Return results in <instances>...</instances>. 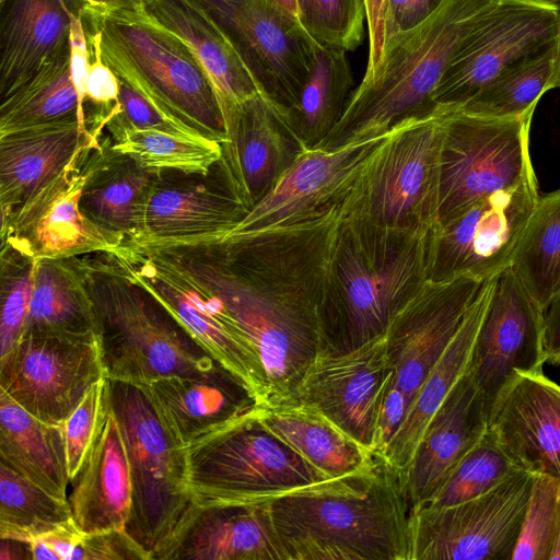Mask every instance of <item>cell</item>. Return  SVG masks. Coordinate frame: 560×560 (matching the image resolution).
Masks as SVG:
<instances>
[{"mask_svg":"<svg viewBox=\"0 0 560 560\" xmlns=\"http://www.w3.org/2000/svg\"><path fill=\"white\" fill-rule=\"evenodd\" d=\"M77 118L89 128L70 69V43L1 100L0 136Z\"/></svg>","mask_w":560,"mask_h":560,"instance_id":"cell-37","label":"cell"},{"mask_svg":"<svg viewBox=\"0 0 560 560\" xmlns=\"http://www.w3.org/2000/svg\"><path fill=\"white\" fill-rule=\"evenodd\" d=\"M70 487L72 521L81 533L126 529L131 477L125 440L112 407Z\"/></svg>","mask_w":560,"mask_h":560,"instance_id":"cell-29","label":"cell"},{"mask_svg":"<svg viewBox=\"0 0 560 560\" xmlns=\"http://www.w3.org/2000/svg\"><path fill=\"white\" fill-rule=\"evenodd\" d=\"M255 409L184 446L187 481L198 504L272 501L327 480L269 431Z\"/></svg>","mask_w":560,"mask_h":560,"instance_id":"cell-9","label":"cell"},{"mask_svg":"<svg viewBox=\"0 0 560 560\" xmlns=\"http://www.w3.org/2000/svg\"><path fill=\"white\" fill-rule=\"evenodd\" d=\"M485 281L468 276L429 279L389 323L384 336L394 375L387 397L401 402L407 413Z\"/></svg>","mask_w":560,"mask_h":560,"instance_id":"cell-17","label":"cell"},{"mask_svg":"<svg viewBox=\"0 0 560 560\" xmlns=\"http://www.w3.org/2000/svg\"><path fill=\"white\" fill-rule=\"evenodd\" d=\"M35 260L1 246L0 357L24 334L34 287Z\"/></svg>","mask_w":560,"mask_h":560,"instance_id":"cell-46","label":"cell"},{"mask_svg":"<svg viewBox=\"0 0 560 560\" xmlns=\"http://www.w3.org/2000/svg\"><path fill=\"white\" fill-rule=\"evenodd\" d=\"M106 254L130 281L144 290L209 354L236 375L259 405L268 400L267 378L259 354L208 294L143 246L124 242Z\"/></svg>","mask_w":560,"mask_h":560,"instance_id":"cell-13","label":"cell"},{"mask_svg":"<svg viewBox=\"0 0 560 560\" xmlns=\"http://www.w3.org/2000/svg\"><path fill=\"white\" fill-rule=\"evenodd\" d=\"M555 47L556 43L505 71L455 109L490 118L517 117L535 109L540 97L550 90Z\"/></svg>","mask_w":560,"mask_h":560,"instance_id":"cell-42","label":"cell"},{"mask_svg":"<svg viewBox=\"0 0 560 560\" xmlns=\"http://www.w3.org/2000/svg\"><path fill=\"white\" fill-rule=\"evenodd\" d=\"M89 45L114 72L201 136L225 141L212 81L190 49L144 13L84 12Z\"/></svg>","mask_w":560,"mask_h":560,"instance_id":"cell-6","label":"cell"},{"mask_svg":"<svg viewBox=\"0 0 560 560\" xmlns=\"http://www.w3.org/2000/svg\"><path fill=\"white\" fill-rule=\"evenodd\" d=\"M299 21L318 45L355 49L363 38V0H296Z\"/></svg>","mask_w":560,"mask_h":560,"instance_id":"cell-45","label":"cell"},{"mask_svg":"<svg viewBox=\"0 0 560 560\" xmlns=\"http://www.w3.org/2000/svg\"><path fill=\"white\" fill-rule=\"evenodd\" d=\"M81 534L74 523H70L33 539V560H75Z\"/></svg>","mask_w":560,"mask_h":560,"instance_id":"cell-51","label":"cell"},{"mask_svg":"<svg viewBox=\"0 0 560 560\" xmlns=\"http://www.w3.org/2000/svg\"><path fill=\"white\" fill-rule=\"evenodd\" d=\"M265 1L267 3H269L271 7H273L275 9L284 13L285 15L299 21L296 0H265Z\"/></svg>","mask_w":560,"mask_h":560,"instance_id":"cell-58","label":"cell"},{"mask_svg":"<svg viewBox=\"0 0 560 560\" xmlns=\"http://www.w3.org/2000/svg\"><path fill=\"white\" fill-rule=\"evenodd\" d=\"M532 4L542 5V7H550V8H560V0H518Z\"/></svg>","mask_w":560,"mask_h":560,"instance_id":"cell-59","label":"cell"},{"mask_svg":"<svg viewBox=\"0 0 560 560\" xmlns=\"http://www.w3.org/2000/svg\"><path fill=\"white\" fill-rule=\"evenodd\" d=\"M341 206L284 225L145 246L207 293L253 345L268 402L290 399L319 352L318 305Z\"/></svg>","mask_w":560,"mask_h":560,"instance_id":"cell-1","label":"cell"},{"mask_svg":"<svg viewBox=\"0 0 560 560\" xmlns=\"http://www.w3.org/2000/svg\"><path fill=\"white\" fill-rule=\"evenodd\" d=\"M150 560L126 529L81 534L75 560Z\"/></svg>","mask_w":560,"mask_h":560,"instance_id":"cell-49","label":"cell"},{"mask_svg":"<svg viewBox=\"0 0 560 560\" xmlns=\"http://www.w3.org/2000/svg\"><path fill=\"white\" fill-rule=\"evenodd\" d=\"M258 420L327 479L370 467L375 453L353 440L313 406L295 399L258 405Z\"/></svg>","mask_w":560,"mask_h":560,"instance_id":"cell-31","label":"cell"},{"mask_svg":"<svg viewBox=\"0 0 560 560\" xmlns=\"http://www.w3.org/2000/svg\"><path fill=\"white\" fill-rule=\"evenodd\" d=\"M511 267L532 299L546 312L560 289V188L540 195Z\"/></svg>","mask_w":560,"mask_h":560,"instance_id":"cell-39","label":"cell"},{"mask_svg":"<svg viewBox=\"0 0 560 560\" xmlns=\"http://www.w3.org/2000/svg\"><path fill=\"white\" fill-rule=\"evenodd\" d=\"M369 27V58L363 79L372 77L384 52L386 0H363Z\"/></svg>","mask_w":560,"mask_h":560,"instance_id":"cell-53","label":"cell"},{"mask_svg":"<svg viewBox=\"0 0 560 560\" xmlns=\"http://www.w3.org/2000/svg\"><path fill=\"white\" fill-rule=\"evenodd\" d=\"M225 141L219 161L229 184L250 210L308 150L284 115L259 93L223 113Z\"/></svg>","mask_w":560,"mask_h":560,"instance_id":"cell-23","label":"cell"},{"mask_svg":"<svg viewBox=\"0 0 560 560\" xmlns=\"http://www.w3.org/2000/svg\"><path fill=\"white\" fill-rule=\"evenodd\" d=\"M558 9L500 0L445 71L435 108L455 109L492 80L556 43Z\"/></svg>","mask_w":560,"mask_h":560,"instance_id":"cell-18","label":"cell"},{"mask_svg":"<svg viewBox=\"0 0 560 560\" xmlns=\"http://www.w3.org/2000/svg\"><path fill=\"white\" fill-rule=\"evenodd\" d=\"M103 377L100 336L25 334L0 357V392L51 424L62 425Z\"/></svg>","mask_w":560,"mask_h":560,"instance_id":"cell-14","label":"cell"},{"mask_svg":"<svg viewBox=\"0 0 560 560\" xmlns=\"http://www.w3.org/2000/svg\"><path fill=\"white\" fill-rule=\"evenodd\" d=\"M499 1L445 0L425 22L398 35L315 149L329 151L378 137L401 121L433 113V93L442 77Z\"/></svg>","mask_w":560,"mask_h":560,"instance_id":"cell-4","label":"cell"},{"mask_svg":"<svg viewBox=\"0 0 560 560\" xmlns=\"http://www.w3.org/2000/svg\"><path fill=\"white\" fill-rule=\"evenodd\" d=\"M80 11L93 13H143L142 0H70ZM82 16V15H81Z\"/></svg>","mask_w":560,"mask_h":560,"instance_id":"cell-55","label":"cell"},{"mask_svg":"<svg viewBox=\"0 0 560 560\" xmlns=\"http://www.w3.org/2000/svg\"><path fill=\"white\" fill-rule=\"evenodd\" d=\"M112 410L125 440L130 477L129 536L156 559L197 506L184 447L172 436L144 386L109 380Z\"/></svg>","mask_w":560,"mask_h":560,"instance_id":"cell-7","label":"cell"},{"mask_svg":"<svg viewBox=\"0 0 560 560\" xmlns=\"http://www.w3.org/2000/svg\"><path fill=\"white\" fill-rule=\"evenodd\" d=\"M535 474L522 470L471 500L410 516V560H512Z\"/></svg>","mask_w":560,"mask_h":560,"instance_id":"cell-12","label":"cell"},{"mask_svg":"<svg viewBox=\"0 0 560 560\" xmlns=\"http://www.w3.org/2000/svg\"><path fill=\"white\" fill-rule=\"evenodd\" d=\"M544 315L511 266L494 277L468 368L488 418L517 373L544 371Z\"/></svg>","mask_w":560,"mask_h":560,"instance_id":"cell-19","label":"cell"},{"mask_svg":"<svg viewBox=\"0 0 560 560\" xmlns=\"http://www.w3.org/2000/svg\"><path fill=\"white\" fill-rule=\"evenodd\" d=\"M493 279L483 282L456 335L422 383L404 422L381 453L399 470L409 464L431 418L469 368Z\"/></svg>","mask_w":560,"mask_h":560,"instance_id":"cell-34","label":"cell"},{"mask_svg":"<svg viewBox=\"0 0 560 560\" xmlns=\"http://www.w3.org/2000/svg\"><path fill=\"white\" fill-rule=\"evenodd\" d=\"M271 513L284 560H410L401 470L378 452L361 471L273 499Z\"/></svg>","mask_w":560,"mask_h":560,"instance_id":"cell-3","label":"cell"},{"mask_svg":"<svg viewBox=\"0 0 560 560\" xmlns=\"http://www.w3.org/2000/svg\"><path fill=\"white\" fill-rule=\"evenodd\" d=\"M92 151L79 153L57 177L13 210L1 211V246L39 260L112 253L124 243L94 224L80 208Z\"/></svg>","mask_w":560,"mask_h":560,"instance_id":"cell-16","label":"cell"},{"mask_svg":"<svg viewBox=\"0 0 560 560\" xmlns=\"http://www.w3.org/2000/svg\"><path fill=\"white\" fill-rule=\"evenodd\" d=\"M539 197L536 178L488 195L440 225L429 279L468 276L485 281L510 267Z\"/></svg>","mask_w":560,"mask_h":560,"instance_id":"cell-15","label":"cell"},{"mask_svg":"<svg viewBox=\"0 0 560 560\" xmlns=\"http://www.w3.org/2000/svg\"><path fill=\"white\" fill-rule=\"evenodd\" d=\"M385 135L329 151L305 150L231 233L291 224L341 206Z\"/></svg>","mask_w":560,"mask_h":560,"instance_id":"cell-22","label":"cell"},{"mask_svg":"<svg viewBox=\"0 0 560 560\" xmlns=\"http://www.w3.org/2000/svg\"><path fill=\"white\" fill-rule=\"evenodd\" d=\"M118 79V108L110 118L114 117L138 129L159 130L187 137H203L195 129L167 114L126 80L120 77Z\"/></svg>","mask_w":560,"mask_h":560,"instance_id":"cell-48","label":"cell"},{"mask_svg":"<svg viewBox=\"0 0 560 560\" xmlns=\"http://www.w3.org/2000/svg\"><path fill=\"white\" fill-rule=\"evenodd\" d=\"M315 63L298 102L284 116L306 149L317 148L343 115L352 92L345 50L316 45Z\"/></svg>","mask_w":560,"mask_h":560,"instance_id":"cell-38","label":"cell"},{"mask_svg":"<svg viewBox=\"0 0 560 560\" xmlns=\"http://www.w3.org/2000/svg\"><path fill=\"white\" fill-rule=\"evenodd\" d=\"M436 231L341 217L318 305V354L347 353L385 334L429 280Z\"/></svg>","mask_w":560,"mask_h":560,"instance_id":"cell-2","label":"cell"},{"mask_svg":"<svg viewBox=\"0 0 560 560\" xmlns=\"http://www.w3.org/2000/svg\"><path fill=\"white\" fill-rule=\"evenodd\" d=\"M442 110L440 225L488 195L537 178L529 153L535 109L510 118Z\"/></svg>","mask_w":560,"mask_h":560,"instance_id":"cell-10","label":"cell"},{"mask_svg":"<svg viewBox=\"0 0 560 560\" xmlns=\"http://www.w3.org/2000/svg\"><path fill=\"white\" fill-rule=\"evenodd\" d=\"M444 1L386 0L384 50L398 35L425 22L441 8Z\"/></svg>","mask_w":560,"mask_h":560,"instance_id":"cell-50","label":"cell"},{"mask_svg":"<svg viewBox=\"0 0 560 560\" xmlns=\"http://www.w3.org/2000/svg\"><path fill=\"white\" fill-rule=\"evenodd\" d=\"M0 560H33L31 541L0 538Z\"/></svg>","mask_w":560,"mask_h":560,"instance_id":"cell-56","label":"cell"},{"mask_svg":"<svg viewBox=\"0 0 560 560\" xmlns=\"http://www.w3.org/2000/svg\"><path fill=\"white\" fill-rule=\"evenodd\" d=\"M560 89V8L558 9V30L555 47L553 71L550 81V90Z\"/></svg>","mask_w":560,"mask_h":560,"instance_id":"cell-57","label":"cell"},{"mask_svg":"<svg viewBox=\"0 0 560 560\" xmlns=\"http://www.w3.org/2000/svg\"><path fill=\"white\" fill-rule=\"evenodd\" d=\"M70 523L68 499L51 494L0 462V538L32 541Z\"/></svg>","mask_w":560,"mask_h":560,"instance_id":"cell-41","label":"cell"},{"mask_svg":"<svg viewBox=\"0 0 560 560\" xmlns=\"http://www.w3.org/2000/svg\"><path fill=\"white\" fill-rule=\"evenodd\" d=\"M487 430L522 469L560 482V385L517 373L493 405Z\"/></svg>","mask_w":560,"mask_h":560,"instance_id":"cell-24","label":"cell"},{"mask_svg":"<svg viewBox=\"0 0 560 560\" xmlns=\"http://www.w3.org/2000/svg\"><path fill=\"white\" fill-rule=\"evenodd\" d=\"M92 57L81 16H75L70 31V69L80 105L86 116V81ZM88 120V119H86Z\"/></svg>","mask_w":560,"mask_h":560,"instance_id":"cell-52","label":"cell"},{"mask_svg":"<svg viewBox=\"0 0 560 560\" xmlns=\"http://www.w3.org/2000/svg\"><path fill=\"white\" fill-rule=\"evenodd\" d=\"M443 110L394 126L373 150L341 205L343 217L389 228H440Z\"/></svg>","mask_w":560,"mask_h":560,"instance_id":"cell-8","label":"cell"},{"mask_svg":"<svg viewBox=\"0 0 560 560\" xmlns=\"http://www.w3.org/2000/svg\"><path fill=\"white\" fill-rule=\"evenodd\" d=\"M544 339L546 361L560 365V289L544 315Z\"/></svg>","mask_w":560,"mask_h":560,"instance_id":"cell-54","label":"cell"},{"mask_svg":"<svg viewBox=\"0 0 560 560\" xmlns=\"http://www.w3.org/2000/svg\"><path fill=\"white\" fill-rule=\"evenodd\" d=\"M1 9L2 100L69 45L72 21L82 14L70 0H3Z\"/></svg>","mask_w":560,"mask_h":560,"instance_id":"cell-30","label":"cell"},{"mask_svg":"<svg viewBox=\"0 0 560 560\" xmlns=\"http://www.w3.org/2000/svg\"><path fill=\"white\" fill-rule=\"evenodd\" d=\"M25 334L100 336L95 307L79 257L35 260Z\"/></svg>","mask_w":560,"mask_h":560,"instance_id":"cell-36","label":"cell"},{"mask_svg":"<svg viewBox=\"0 0 560 560\" xmlns=\"http://www.w3.org/2000/svg\"><path fill=\"white\" fill-rule=\"evenodd\" d=\"M159 174L108 147L93 150L86 161L80 208L101 229L129 240L142 226Z\"/></svg>","mask_w":560,"mask_h":560,"instance_id":"cell-32","label":"cell"},{"mask_svg":"<svg viewBox=\"0 0 560 560\" xmlns=\"http://www.w3.org/2000/svg\"><path fill=\"white\" fill-rule=\"evenodd\" d=\"M77 118L0 136V206L11 211L57 177L84 150L102 145Z\"/></svg>","mask_w":560,"mask_h":560,"instance_id":"cell-28","label":"cell"},{"mask_svg":"<svg viewBox=\"0 0 560 560\" xmlns=\"http://www.w3.org/2000/svg\"><path fill=\"white\" fill-rule=\"evenodd\" d=\"M143 13L177 36L203 67L222 113L256 95L257 86L215 24L188 0H142Z\"/></svg>","mask_w":560,"mask_h":560,"instance_id":"cell-33","label":"cell"},{"mask_svg":"<svg viewBox=\"0 0 560 560\" xmlns=\"http://www.w3.org/2000/svg\"><path fill=\"white\" fill-rule=\"evenodd\" d=\"M142 386L182 447L259 405L252 390L221 364L203 374L166 376Z\"/></svg>","mask_w":560,"mask_h":560,"instance_id":"cell-27","label":"cell"},{"mask_svg":"<svg viewBox=\"0 0 560 560\" xmlns=\"http://www.w3.org/2000/svg\"><path fill=\"white\" fill-rule=\"evenodd\" d=\"M156 560H284L271 501L197 504Z\"/></svg>","mask_w":560,"mask_h":560,"instance_id":"cell-25","label":"cell"},{"mask_svg":"<svg viewBox=\"0 0 560 560\" xmlns=\"http://www.w3.org/2000/svg\"><path fill=\"white\" fill-rule=\"evenodd\" d=\"M560 549V482L535 474L512 560H555Z\"/></svg>","mask_w":560,"mask_h":560,"instance_id":"cell-44","label":"cell"},{"mask_svg":"<svg viewBox=\"0 0 560 560\" xmlns=\"http://www.w3.org/2000/svg\"><path fill=\"white\" fill-rule=\"evenodd\" d=\"M221 31L259 94L282 115L298 102L317 43L301 23L265 0H188Z\"/></svg>","mask_w":560,"mask_h":560,"instance_id":"cell-11","label":"cell"},{"mask_svg":"<svg viewBox=\"0 0 560 560\" xmlns=\"http://www.w3.org/2000/svg\"><path fill=\"white\" fill-rule=\"evenodd\" d=\"M520 471L522 469L487 430L438 491L419 509L447 506L471 500L487 493Z\"/></svg>","mask_w":560,"mask_h":560,"instance_id":"cell-43","label":"cell"},{"mask_svg":"<svg viewBox=\"0 0 560 560\" xmlns=\"http://www.w3.org/2000/svg\"><path fill=\"white\" fill-rule=\"evenodd\" d=\"M212 171L208 175L160 172L140 231L124 242L145 246L188 245L214 241L233 232L249 210L229 184L220 163L217 176H212Z\"/></svg>","mask_w":560,"mask_h":560,"instance_id":"cell-21","label":"cell"},{"mask_svg":"<svg viewBox=\"0 0 560 560\" xmlns=\"http://www.w3.org/2000/svg\"><path fill=\"white\" fill-rule=\"evenodd\" d=\"M0 462L51 494L68 499L70 476L63 424L38 419L2 392Z\"/></svg>","mask_w":560,"mask_h":560,"instance_id":"cell-35","label":"cell"},{"mask_svg":"<svg viewBox=\"0 0 560 560\" xmlns=\"http://www.w3.org/2000/svg\"><path fill=\"white\" fill-rule=\"evenodd\" d=\"M106 128L112 135L109 150L152 171L208 175L222 156L221 143L203 137L138 129L114 117Z\"/></svg>","mask_w":560,"mask_h":560,"instance_id":"cell-40","label":"cell"},{"mask_svg":"<svg viewBox=\"0 0 560 560\" xmlns=\"http://www.w3.org/2000/svg\"><path fill=\"white\" fill-rule=\"evenodd\" d=\"M394 371L385 336L341 354H318L290 399L313 406L364 447L376 452Z\"/></svg>","mask_w":560,"mask_h":560,"instance_id":"cell-20","label":"cell"},{"mask_svg":"<svg viewBox=\"0 0 560 560\" xmlns=\"http://www.w3.org/2000/svg\"><path fill=\"white\" fill-rule=\"evenodd\" d=\"M556 559H559V560H560V549H559V551H558V553H557Z\"/></svg>","mask_w":560,"mask_h":560,"instance_id":"cell-60","label":"cell"},{"mask_svg":"<svg viewBox=\"0 0 560 560\" xmlns=\"http://www.w3.org/2000/svg\"><path fill=\"white\" fill-rule=\"evenodd\" d=\"M487 428L482 397L467 370L431 418L409 464L401 470L411 513L438 491Z\"/></svg>","mask_w":560,"mask_h":560,"instance_id":"cell-26","label":"cell"},{"mask_svg":"<svg viewBox=\"0 0 560 560\" xmlns=\"http://www.w3.org/2000/svg\"><path fill=\"white\" fill-rule=\"evenodd\" d=\"M2 2H3V0H0V3H2Z\"/></svg>","mask_w":560,"mask_h":560,"instance_id":"cell-61","label":"cell"},{"mask_svg":"<svg viewBox=\"0 0 560 560\" xmlns=\"http://www.w3.org/2000/svg\"><path fill=\"white\" fill-rule=\"evenodd\" d=\"M100 328L106 376L137 385L199 375L221 363L108 258L79 257ZM222 365V364H221Z\"/></svg>","mask_w":560,"mask_h":560,"instance_id":"cell-5","label":"cell"},{"mask_svg":"<svg viewBox=\"0 0 560 560\" xmlns=\"http://www.w3.org/2000/svg\"><path fill=\"white\" fill-rule=\"evenodd\" d=\"M109 407V378L106 376L89 389L63 423L70 480L81 467Z\"/></svg>","mask_w":560,"mask_h":560,"instance_id":"cell-47","label":"cell"}]
</instances>
